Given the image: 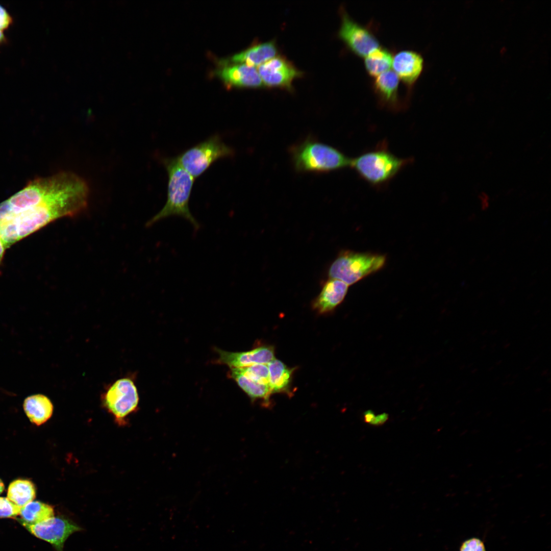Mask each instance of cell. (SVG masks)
I'll return each instance as SVG.
<instances>
[{"label": "cell", "instance_id": "4dcf8cb0", "mask_svg": "<svg viewBox=\"0 0 551 551\" xmlns=\"http://www.w3.org/2000/svg\"><path fill=\"white\" fill-rule=\"evenodd\" d=\"M535 31L534 29H531L528 33V37L529 39H531L534 37L535 35Z\"/></svg>", "mask_w": 551, "mask_h": 551}, {"label": "cell", "instance_id": "83f0119b", "mask_svg": "<svg viewBox=\"0 0 551 551\" xmlns=\"http://www.w3.org/2000/svg\"><path fill=\"white\" fill-rule=\"evenodd\" d=\"M479 198L482 202V208L483 209L487 208L488 206V196L487 194L484 192H482L479 195Z\"/></svg>", "mask_w": 551, "mask_h": 551}, {"label": "cell", "instance_id": "d590c367", "mask_svg": "<svg viewBox=\"0 0 551 551\" xmlns=\"http://www.w3.org/2000/svg\"><path fill=\"white\" fill-rule=\"evenodd\" d=\"M472 3V1H466V4H465V5H466V7H470V5H471Z\"/></svg>", "mask_w": 551, "mask_h": 551}, {"label": "cell", "instance_id": "8fae6325", "mask_svg": "<svg viewBox=\"0 0 551 551\" xmlns=\"http://www.w3.org/2000/svg\"><path fill=\"white\" fill-rule=\"evenodd\" d=\"M215 74L228 88H256L263 86L258 69L244 64L233 63L227 60L220 61Z\"/></svg>", "mask_w": 551, "mask_h": 551}, {"label": "cell", "instance_id": "484cf974", "mask_svg": "<svg viewBox=\"0 0 551 551\" xmlns=\"http://www.w3.org/2000/svg\"><path fill=\"white\" fill-rule=\"evenodd\" d=\"M11 18L6 10L0 6V31L7 29L11 22Z\"/></svg>", "mask_w": 551, "mask_h": 551}, {"label": "cell", "instance_id": "9a60e30c", "mask_svg": "<svg viewBox=\"0 0 551 551\" xmlns=\"http://www.w3.org/2000/svg\"><path fill=\"white\" fill-rule=\"evenodd\" d=\"M398 85L399 78L393 70H389L377 77L373 88L382 106L392 110L400 109Z\"/></svg>", "mask_w": 551, "mask_h": 551}, {"label": "cell", "instance_id": "ac0fdd59", "mask_svg": "<svg viewBox=\"0 0 551 551\" xmlns=\"http://www.w3.org/2000/svg\"><path fill=\"white\" fill-rule=\"evenodd\" d=\"M23 409L30 420L41 425L49 419L53 412V405L45 395L37 394L27 397L23 402Z\"/></svg>", "mask_w": 551, "mask_h": 551}, {"label": "cell", "instance_id": "4316f807", "mask_svg": "<svg viewBox=\"0 0 551 551\" xmlns=\"http://www.w3.org/2000/svg\"><path fill=\"white\" fill-rule=\"evenodd\" d=\"M365 420L367 422H371L374 424L384 422L387 419V415L384 413L381 415L374 417L373 413L371 411H367L364 414Z\"/></svg>", "mask_w": 551, "mask_h": 551}, {"label": "cell", "instance_id": "5bb4252c", "mask_svg": "<svg viewBox=\"0 0 551 551\" xmlns=\"http://www.w3.org/2000/svg\"><path fill=\"white\" fill-rule=\"evenodd\" d=\"M348 285L341 281L330 279L323 285L319 295L314 299L312 306L319 314L333 311L344 300Z\"/></svg>", "mask_w": 551, "mask_h": 551}, {"label": "cell", "instance_id": "ba28073f", "mask_svg": "<svg viewBox=\"0 0 551 551\" xmlns=\"http://www.w3.org/2000/svg\"><path fill=\"white\" fill-rule=\"evenodd\" d=\"M339 38L355 55L365 58L371 51L380 46L375 36L368 29L353 20L343 10Z\"/></svg>", "mask_w": 551, "mask_h": 551}, {"label": "cell", "instance_id": "d6a6232c", "mask_svg": "<svg viewBox=\"0 0 551 551\" xmlns=\"http://www.w3.org/2000/svg\"><path fill=\"white\" fill-rule=\"evenodd\" d=\"M510 59H511V56L509 55H507L504 58L503 62H504L505 63H507L508 62H509L510 61Z\"/></svg>", "mask_w": 551, "mask_h": 551}, {"label": "cell", "instance_id": "7c38bea8", "mask_svg": "<svg viewBox=\"0 0 551 551\" xmlns=\"http://www.w3.org/2000/svg\"><path fill=\"white\" fill-rule=\"evenodd\" d=\"M218 361L231 368H240L258 364H267L275 359L273 346L262 345L250 350L230 352L217 349Z\"/></svg>", "mask_w": 551, "mask_h": 551}, {"label": "cell", "instance_id": "7a4b0ae2", "mask_svg": "<svg viewBox=\"0 0 551 551\" xmlns=\"http://www.w3.org/2000/svg\"><path fill=\"white\" fill-rule=\"evenodd\" d=\"M168 175L166 202L163 207L146 223L151 226L169 217L177 216L188 221L195 231L201 224L191 213L189 202L194 179L181 166L177 157L162 159Z\"/></svg>", "mask_w": 551, "mask_h": 551}, {"label": "cell", "instance_id": "d4e9b609", "mask_svg": "<svg viewBox=\"0 0 551 551\" xmlns=\"http://www.w3.org/2000/svg\"><path fill=\"white\" fill-rule=\"evenodd\" d=\"M459 551H486L484 542L479 538H471L464 541Z\"/></svg>", "mask_w": 551, "mask_h": 551}, {"label": "cell", "instance_id": "e575fe53", "mask_svg": "<svg viewBox=\"0 0 551 551\" xmlns=\"http://www.w3.org/2000/svg\"><path fill=\"white\" fill-rule=\"evenodd\" d=\"M506 51H507V49H506V47H505V46H504V47H503L502 48V49H500V54H501L502 55H503L504 54H505V52H506Z\"/></svg>", "mask_w": 551, "mask_h": 551}, {"label": "cell", "instance_id": "8992f818", "mask_svg": "<svg viewBox=\"0 0 551 551\" xmlns=\"http://www.w3.org/2000/svg\"><path fill=\"white\" fill-rule=\"evenodd\" d=\"M234 152L226 145L218 135L185 151L177 157L181 166L194 179L202 176L216 161L232 157Z\"/></svg>", "mask_w": 551, "mask_h": 551}, {"label": "cell", "instance_id": "ffe728a7", "mask_svg": "<svg viewBox=\"0 0 551 551\" xmlns=\"http://www.w3.org/2000/svg\"><path fill=\"white\" fill-rule=\"evenodd\" d=\"M392 60L391 53L388 49L379 46L365 57V67L370 76L378 77L389 70Z\"/></svg>", "mask_w": 551, "mask_h": 551}, {"label": "cell", "instance_id": "603a6c76", "mask_svg": "<svg viewBox=\"0 0 551 551\" xmlns=\"http://www.w3.org/2000/svg\"><path fill=\"white\" fill-rule=\"evenodd\" d=\"M237 369L249 379L260 384L268 385L269 370L267 364H255Z\"/></svg>", "mask_w": 551, "mask_h": 551}, {"label": "cell", "instance_id": "cb8c5ba5", "mask_svg": "<svg viewBox=\"0 0 551 551\" xmlns=\"http://www.w3.org/2000/svg\"><path fill=\"white\" fill-rule=\"evenodd\" d=\"M20 509L8 498L0 497V518L15 517L20 514Z\"/></svg>", "mask_w": 551, "mask_h": 551}, {"label": "cell", "instance_id": "277c9868", "mask_svg": "<svg viewBox=\"0 0 551 551\" xmlns=\"http://www.w3.org/2000/svg\"><path fill=\"white\" fill-rule=\"evenodd\" d=\"M294 169L301 172L324 173L349 166L350 159L328 144L308 138L290 148Z\"/></svg>", "mask_w": 551, "mask_h": 551}, {"label": "cell", "instance_id": "4fadbf2b", "mask_svg": "<svg viewBox=\"0 0 551 551\" xmlns=\"http://www.w3.org/2000/svg\"><path fill=\"white\" fill-rule=\"evenodd\" d=\"M423 59L418 53L404 50L393 57L392 66L395 73L403 82L412 85L419 77L423 68Z\"/></svg>", "mask_w": 551, "mask_h": 551}, {"label": "cell", "instance_id": "3957f363", "mask_svg": "<svg viewBox=\"0 0 551 551\" xmlns=\"http://www.w3.org/2000/svg\"><path fill=\"white\" fill-rule=\"evenodd\" d=\"M413 160L397 157L389 150L387 142L383 140L371 150L351 159L349 166L368 184L381 188L387 185Z\"/></svg>", "mask_w": 551, "mask_h": 551}, {"label": "cell", "instance_id": "30bf717a", "mask_svg": "<svg viewBox=\"0 0 551 551\" xmlns=\"http://www.w3.org/2000/svg\"><path fill=\"white\" fill-rule=\"evenodd\" d=\"M263 85L291 90L293 81L302 77V72L285 57L275 56L258 68Z\"/></svg>", "mask_w": 551, "mask_h": 551}, {"label": "cell", "instance_id": "5b68a950", "mask_svg": "<svg viewBox=\"0 0 551 551\" xmlns=\"http://www.w3.org/2000/svg\"><path fill=\"white\" fill-rule=\"evenodd\" d=\"M386 260L383 255L344 251L331 264L329 276L351 285L383 268Z\"/></svg>", "mask_w": 551, "mask_h": 551}, {"label": "cell", "instance_id": "2e32d148", "mask_svg": "<svg viewBox=\"0 0 551 551\" xmlns=\"http://www.w3.org/2000/svg\"><path fill=\"white\" fill-rule=\"evenodd\" d=\"M277 47L274 41L258 43L235 54L227 60L233 63L260 66L276 56Z\"/></svg>", "mask_w": 551, "mask_h": 551}, {"label": "cell", "instance_id": "52a82bcc", "mask_svg": "<svg viewBox=\"0 0 551 551\" xmlns=\"http://www.w3.org/2000/svg\"><path fill=\"white\" fill-rule=\"evenodd\" d=\"M103 404L118 419H122L137 408L139 395L134 381L129 378L117 380L103 395Z\"/></svg>", "mask_w": 551, "mask_h": 551}, {"label": "cell", "instance_id": "f1b7e54d", "mask_svg": "<svg viewBox=\"0 0 551 551\" xmlns=\"http://www.w3.org/2000/svg\"><path fill=\"white\" fill-rule=\"evenodd\" d=\"M6 248L0 237V265L4 256L5 250Z\"/></svg>", "mask_w": 551, "mask_h": 551}, {"label": "cell", "instance_id": "9c48e42d", "mask_svg": "<svg viewBox=\"0 0 551 551\" xmlns=\"http://www.w3.org/2000/svg\"><path fill=\"white\" fill-rule=\"evenodd\" d=\"M19 522L34 536L51 543L57 551H63L67 538L72 534L82 530L71 520L62 517L54 516L34 524Z\"/></svg>", "mask_w": 551, "mask_h": 551}, {"label": "cell", "instance_id": "836d02e7", "mask_svg": "<svg viewBox=\"0 0 551 551\" xmlns=\"http://www.w3.org/2000/svg\"><path fill=\"white\" fill-rule=\"evenodd\" d=\"M4 39V36L3 33V31H0V42L3 41Z\"/></svg>", "mask_w": 551, "mask_h": 551}, {"label": "cell", "instance_id": "8d00e7d4", "mask_svg": "<svg viewBox=\"0 0 551 551\" xmlns=\"http://www.w3.org/2000/svg\"><path fill=\"white\" fill-rule=\"evenodd\" d=\"M512 2H509V3L508 4V8H510V7L511 8V7H512V6L513 5V3L511 4V3H512Z\"/></svg>", "mask_w": 551, "mask_h": 551}, {"label": "cell", "instance_id": "e0dca14e", "mask_svg": "<svg viewBox=\"0 0 551 551\" xmlns=\"http://www.w3.org/2000/svg\"><path fill=\"white\" fill-rule=\"evenodd\" d=\"M269 370V387L271 393H282L290 395L294 369L287 366L276 358L267 364Z\"/></svg>", "mask_w": 551, "mask_h": 551}, {"label": "cell", "instance_id": "1f68e13d", "mask_svg": "<svg viewBox=\"0 0 551 551\" xmlns=\"http://www.w3.org/2000/svg\"><path fill=\"white\" fill-rule=\"evenodd\" d=\"M4 484L3 481L0 479V494L3 492L4 490Z\"/></svg>", "mask_w": 551, "mask_h": 551}, {"label": "cell", "instance_id": "74e56055", "mask_svg": "<svg viewBox=\"0 0 551 551\" xmlns=\"http://www.w3.org/2000/svg\"><path fill=\"white\" fill-rule=\"evenodd\" d=\"M507 83H508V82H507V81H504V82H503L502 83V85L503 86H506V85H507Z\"/></svg>", "mask_w": 551, "mask_h": 551}, {"label": "cell", "instance_id": "d6986e66", "mask_svg": "<svg viewBox=\"0 0 551 551\" xmlns=\"http://www.w3.org/2000/svg\"><path fill=\"white\" fill-rule=\"evenodd\" d=\"M229 375L252 401L262 399L265 406L270 405L271 392L268 385L257 383L247 378L237 368H231Z\"/></svg>", "mask_w": 551, "mask_h": 551}, {"label": "cell", "instance_id": "7402d4cb", "mask_svg": "<svg viewBox=\"0 0 551 551\" xmlns=\"http://www.w3.org/2000/svg\"><path fill=\"white\" fill-rule=\"evenodd\" d=\"M21 519L18 521L34 524L42 522L54 516L53 508L46 504L31 502L21 508Z\"/></svg>", "mask_w": 551, "mask_h": 551}, {"label": "cell", "instance_id": "f546056e", "mask_svg": "<svg viewBox=\"0 0 551 551\" xmlns=\"http://www.w3.org/2000/svg\"><path fill=\"white\" fill-rule=\"evenodd\" d=\"M474 94L472 93H469V94L467 96V101L469 104L473 103V102H474Z\"/></svg>", "mask_w": 551, "mask_h": 551}, {"label": "cell", "instance_id": "44dd1931", "mask_svg": "<svg viewBox=\"0 0 551 551\" xmlns=\"http://www.w3.org/2000/svg\"><path fill=\"white\" fill-rule=\"evenodd\" d=\"M35 496L34 485L29 480L17 479L9 486L7 498L20 508L32 502Z\"/></svg>", "mask_w": 551, "mask_h": 551}, {"label": "cell", "instance_id": "6da1fadb", "mask_svg": "<svg viewBox=\"0 0 551 551\" xmlns=\"http://www.w3.org/2000/svg\"><path fill=\"white\" fill-rule=\"evenodd\" d=\"M89 194L86 182L70 171L30 181L19 192L22 211L0 221V237L6 249L57 219L82 212Z\"/></svg>", "mask_w": 551, "mask_h": 551}]
</instances>
